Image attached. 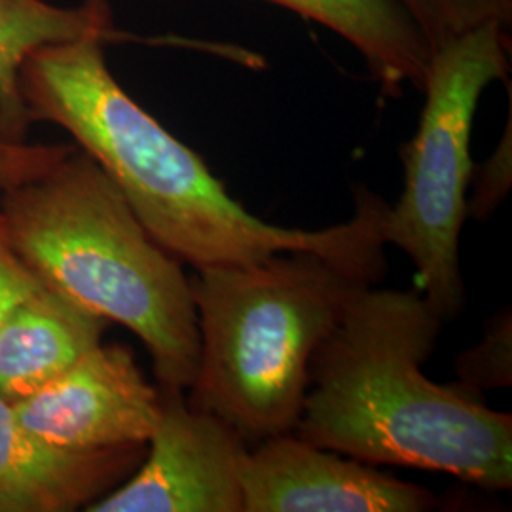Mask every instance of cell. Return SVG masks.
<instances>
[{
	"mask_svg": "<svg viewBox=\"0 0 512 512\" xmlns=\"http://www.w3.org/2000/svg\"><path fill=\"white\" fill-rule=\"evenodd\" d=\"M40 287L42 283L38 281L37 275L25 266V262L14 251L0 213V325L19 302H23Z\"/></svg>",
	"mask_w": 512,
	"mask_h": 512,
	"instance_id": "obj_17",
	"label": "cell"
},
{
	"mask_svg": "<svg viewBox=\"0 0 512 512\" xmlns=\"http://www.w3.org/2000/svg\"><path fill=\"white\" fill-rule=\"evenodd\" d=\"M14 404L38 437L69 450L147 446L162 414V389L124 346H95L50 384Z\"/></svg>",
	"mask_w": 512,
	"mask_h": 512,
	"instance_id": "obj_7",
	"label": "cell"
},
{
	"mask_svg": "<svg viewBox=\"0 0 512 512\" xmlns=\"http://www.w3.org/2000/svg\"><path fill=\"white\" fill-rule=\"evenodd\" d=\"M311 19L344 38L365 61L387 97H401L404 86L421 92L431 50L393 0H264Z\"/></svg>",
	"mask_w": 512,
	"mask_h": 512,
	"instance_id": "obj_11",
	"label": "cell"
},
{
	"mask_svg": "<svg viewBox=\"0 0 512 512\" xmlns=\"http://www.w3.org/2000/svg\"><path fill=\"white\" fill-rule=\"evenodd\" d=\"M475 171L476 192L473 202H467V215L484 219L503 202L511 188V122L494 156Z\"/></svg>",
	"mask_w": 512,
	"mask_h": 512,
	"instance_id": "obj_16",
	"label": "cell"
},
{
	"mask_svg": "<svg viewBox=\"0 0 512 512\" xmlns=\"http://www.w3.org/2000/svg\"><path fill=\"white\" fill-rule=\"evenodd\" d=\"M442 325L418 289H361L313 353L293 433L368 465L511 490V414L461 382L437 384L421 372Z\"/></svg>",
	"mask_w": 512,
	"mask_h": 512,
	"instance_id": "obj_2",
	"label": "cell"
},
{
	"mask_svg": "<svg viewBox=\"0 0 512 512\" xmlns=\"http://www.w3.org/2000/svg\"><path fill=\"white\" fill-rule=\"evenodd\" d=\"M109 321L40 287L0 325V397L10 403L50 384L101 344Z\"/></svg>",
	"mask_w": 512,
	"mask_h": 512,
	"instance_id": "obj_10",
	"label": "cell"
},
{
	"mask_svg": "<svg viewBox=\"0 0 512 512\" xmlns=\"http://www.w3.org/2000/svg\"><path fill=\"white\" fill-rule=\"evenodd\" d=\"M243 512H421L427 488L283 433L247 448L239 461Z\"/></svg>",
	"mask_w": 512,
	"mask_h": 512,
	"instance_id": "obj_8",
	"label": "cell"
},
{
	"mask_svg": "<svg viewBox=\"0 0 512 512\" xmlns=\"http://www.w3.org/2000/svg\"><path fill=\"white\" fill-rule=\"evenodd\" d=\"M73 148L74 145L31 143L0 135V192L44 175Z\"/></svg>",
	"mask_w": 512,
	"mask_h": 512,
	"instance_id": "obj_15",
	"label": "cell"
},
{
	"mask_svg": "<svg viewBox=\"0 0 512 512\" xmlns=\"http://www.w3.org/2000/svg\"><path fill=\"white\" fill-rule=\"evenodd\" d=\"M385 272L384 249L359 256L277 253L190 279L200 363L186 403L226 421L251 448L293 433L313 353L351 298Z\"/></svg>",
	"mask_w": 512,
	"mask_h": 512,
	"instance_id": "obj_4",
	"label": "cell"
},
{
	"mask_svg": "<svg viewBox=\"0 0 512 512\" xmlns=\"http://www.w3.org/2000/svg\"><path fill=\"white\" fill-rule=\"evenodd\" d=\"M511 310L501 311L486 327L482 342L458 355L461 384L482 389L509 387L512 382Z\"/></svg>",
	"mask_w": 512,
	"mask_h": 512,
	"instance_id": "obj_14",
	"label": "cell"
},
{
	"mask_svg": "<svg viewBox=\"0 0 512 512\" xmlns=\"http://www.w3.org/2000/svg\"><path fill=\"white\" fill-rule=\"evenodd\" d=\"M109 38L44 46L23 63L19 92L29 122H48L103 169L148 234L194 270L277 253L359 256L384 249L387 203L355 190V213L323 230L268 224L234 200L202 156L143 109L112 74Z\"/></svg>",
	"mask_w": 512,
	"mask_h": 512,
	"instance_id": "obj_1",
	"label": "cell"
},
{
	"mask_svg": "<svg viewBox=\"0 0 512 512\" xmlns=\"http://www.w3.org/2000/svg\"><path fill=\"white\" fill-rule=\"evenodd\" d=\"M110 0L57 6L50 0H0V135L27 139L31 126L19 92V73L29 55L76 38H124L114 25Z\"/></svg>",
	"mask_w": 512,
	"mask_h": 512,
	"instance_id": "obj_12",
	"label": "cell"
},
{
	"mask_svg": "<svg viewBox=\"0 0 512 512\" xmlns=\"http://www.w3.org/2000/svg\"><path fill=\"white\" fill-rule=\"evenodd\" d=\"M511 74V29L490 23L431 54L420 124L401 150L404 190L387 205L382 238L416 268V289L446 321L463 310L459 236L475 177L471 135L478 101Z\"/></svg>",
	"mask_w": 512,
	"mask_h": 512,
	"instance_id": "obj_5",
	"label": "cell"
},
{
	"mask_svg": "<svg viewBox=\"0 0 512 512\" xmlns=\"http://www.w3.org/2000/svg\"><path fill=\"white\" fill-rule=\"evenodd\" d=\"M160 389L147 458L86 511L243 512L239 461L249 446L226 421L186 403L183 389Z\"/></svg>",
	"mask_w": 512,
	"mask_h": 512,
	"instance_id": "obj_6",
	"label": "cell"
},
{
	"mask_svg": "<svg viewBox=\"0 0 512 512\" xmlns=\"http://www.w3.org/2000/svg\"><path fill=\"white\" fill-rule=\"evenodd\" d=\"M0 213L44 287L131 330L160 387L194 384L200 329L190 279L88 154L74 147L44 175L0 192Z\"/></svg>",
	"mask_w": 512,
	"mask_h": 512,
	"instance_id": "obj_3",
	"label": "cell"
},
{
	"mask_svg": "<svg viewBox=\"0 0 512 512\" xmlns=\"http://www.w3.org/2000/svg\"><path fill=\"white\" fill-rule=\"evenodd\" d=\"M412 21L431 54L478 27L511 29L512 0H393Z\"/></svg>",
	"mask_w": 512,
	"mask_h": 512,
	"instance_id": "obj_13",
	"label": "cell"
},
{
	"mask_svg": "<svg viewBox=\"0 0 512 512\" xmlns=\"http://www.w3.org/2000/svg\"><path fill=\"white\" fill-rule=\"evenodd\" d=\"M147 446L69 450L29 431L0 397V512L86 509L128 478Z\"/></svg>",
	"mask_w": 512,
	"mask_h": 512,
	"instance_id": "obj_9",
	"label": "cell"
}]
</instances>
